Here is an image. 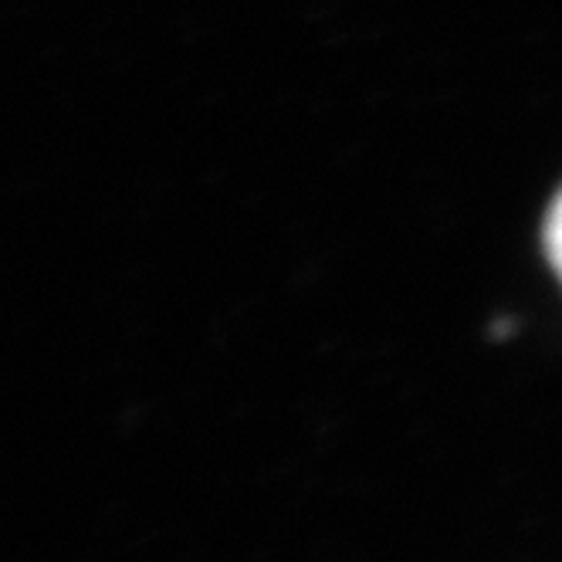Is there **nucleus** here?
Here are the masks:
<instances>
[{
    "label": "nucleus",
    "mask_w": 562,
    "mask_h": 562,
    "mask_svg": "<svg viewBox=\"0 0 562 562\" xmlns=\"http://www.w3.org/2000/svg\"><path fill=\"white\" fill-rule=\"evenodd\" d=\"M546 248H549L552 268L562 278V193L555 196V204L549 211V221H546Z\"/></svg>",
    "instance_id": "nucleus-1"
}]
</instances>
